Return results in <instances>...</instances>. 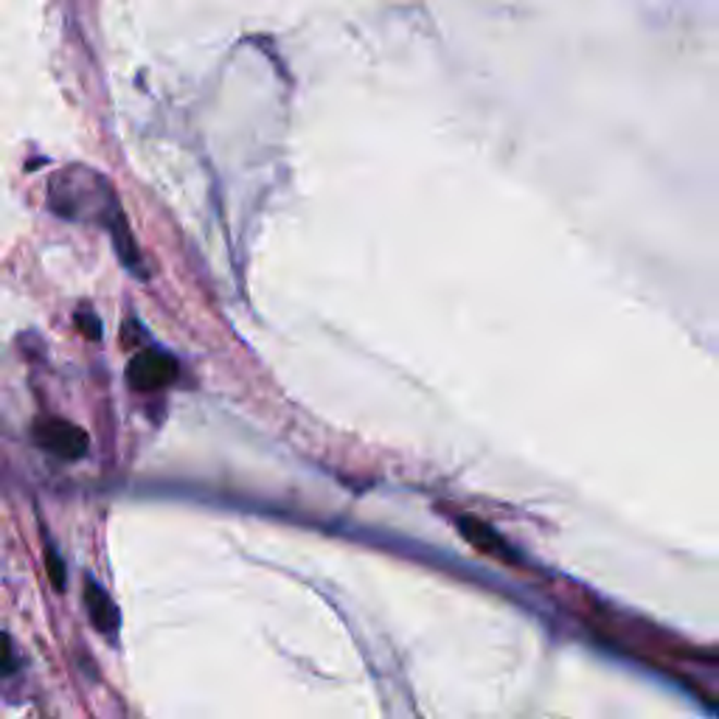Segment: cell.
<instances>
[{
    "instance_id": "6",
    "label": "cell",
    "mask_w": 719,
    "mask_h": 719,
    "mask_svg": "<svg viewBox=\"0 0 719 719\" xmlns=\"http://www.w3.org/2000/svg\"><path fill=\"white\" fill-rule=\"evenodd\" d=\"M76 327H80V332L85 334L87 340H101V320L99 315L90 313V309H80V313H76Z\"/></svg>"
},
{
    "instance_id": "2",
    "label": "cell",
    "mask_w": 719,
    "mask_h": 719,
    "mask_svg": "<svg viewBox=\"0 0 719 719\" xmlns=\"http://www.w3.org/2000/svg\"><path fill=\"white\" fill-rule=\"evenodd\" d=\"M178 380V363L172 354L160 349H144L135 354L127 366V382L141 393H153L172 386Z\"/></svg>"
},
{
    "instance_id": "7",
    "label": "cell",
    "mask_w": 719,
    "mask_h": 719,
    "mask_svg": "<svg viewBox=\"0 0 719 719\" xmlns=\"http://www.w3.org/2000/svg\"><path fill=\"white\" fill-rule=\"evenodd\" d=\"M17 672V658H14L12 638L7 633H0V674Z\"/></svg>"
},
{
    "instance_id": "5",
    "label": "cell",
    "mask_w": 719,
    "mask_h": 719,
    "mask_svg": "<svg viewBox=\"0 0 719 719\" xmlns=\"http://www.w3.org/2000/svg\"><path fill=\"white\" fill-rule=\"evenodd\" d=\"M46 571H48V580H51L53 590H62V587H65V562H62V557L57 553V548H51V546L46 548Z\"/></svg>"
},
{
    "instance_id": "3",
    "label": "cell",
    "mask_w": 719,
    "mask_h": 719,
    "mask_svg": "<svg viewBox=\"0 0 719 719\" xmlns=\"http://www.w3.org/2000/svg\"><path fill=\"white\" fill-rule=\"evenodd\" d=\"M453 526L459 528L461 537H464L475 551L484 553V557H492V560L507 562V565H517L520 562V553L509 546V539L503 537L498 528H492L489 523L475 517V514H453Z\"/></svg>"
},
{
    "instance_id": "4",
    "label": "cell",
    "mask_w": 719,
    "mask_h": 719,
    "mask_svg": "<svg viewBox=\"0 0 719 719\" xmlns=\"http://www.w3.org/2000/svg\"><path fill=\"white\" fill-rule=\"evenodd\" d=\"M85 607L90 624H94L105 638H115L121 624L119 607H115V601L110 599V593H107L99 582L90 580V576L85 580Z\"/></svg>"
},
{
    "instance_id": "1",
    "label": "cell",
    "mask_w": 719,
    "mask_h": 719,
    "mask_svg": "<svg viewBox=\"0 0 719 719\" xmlns=\"http://www.w3.org/2000/svg\"><path fill=\"white\" fill-rule=\"evenodd\" d=\"M32 436L46 453L57 455L62 461L85 459L87 453V434L82 427H76L74 422L46 416V419L34 422Z\"/></svg>"
}]
</instances>
